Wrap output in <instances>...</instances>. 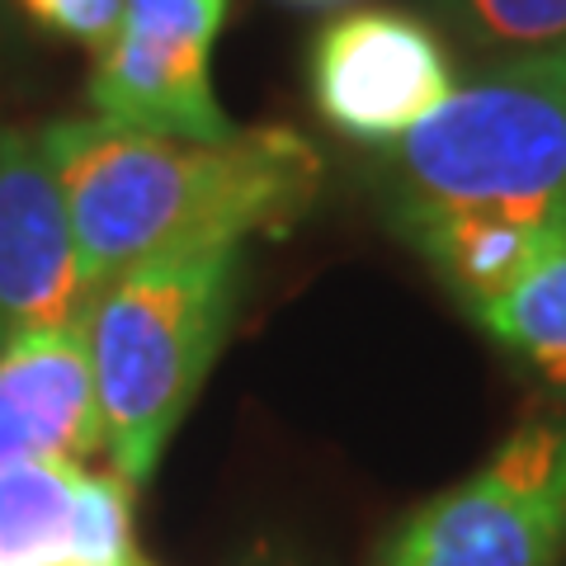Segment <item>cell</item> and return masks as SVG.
Returning <instances> with one entry per match:
<instances>
[{
    "label": "cell",
    "mask_w": 566,
    "mask_h": 566,
    "mask_svg": "<svg viewBox=\"0 0 566 566\" xmlns=\"http://www.w3.org/2000/svg\"><path fill=\"white\" fill-rule=\"evenodd\" d=\"M387 218L468 312L566 237V66H482L382 151Z\"/></svg>",
    "instance_id": "cell-1"
},
{
    "label": "cell",
    "mask_w": 566,
    "mask_h": 566,
    "mask_svg": "<svg viewBox=\"0 0 566 566\" xmlns=\"http://www.w3.org/2000/svg\"><path fill=\"white\" fill-rule=\"evenodd\" d=\"M95 293L156 260L241 251L289 237L322 193V156L283 128H237L222 142L133 133L104 118L39 128Z\"/></svg>",
    "instance_id": "cell-2"
},
{
    "label": "cell",
    "mask_w": 566,
    "mask_h": 566,
    "mask_svg": "<svg viewBox=\"0 0 566 566\" xmlns=\"http://www.w3.org/2000/svg\"><path fill=\"white\" fill-rule=\"evenodd\" d=\"M241 289V251L156 260L104 283L91 316L104 453L128 486L151 482L170 434L199 397L227 340Z\"/></svg>",
    "instance_id": "cell-3"
},
{
    "label": "cell",
    "mask_w": 566,
    "mask_h": 566,
    "mask_svg": "<svg viewBox=\"0 0 566 566\" xmlns=\"http://www.w3.org/2000/svg\"><path fill=\"white\" fill-rule=\"evenodd\" d=\"M566 547V416H528L472 476L411 510L374 566H557Z\"/></svg>",
    "instance_id": "cell-4"
},
{
    "label": "cell",
    "mask_w": 566,
    "mask_h": 566,
    "mask_svg": "<svg viewBox=\"0 0 566 566\" xmlns=\"http://www.w3.org/2000/svg\"><path fill=\"white\" fill-rule=\"evenodd\" d=\"M307 85L335 133L387 151L458 91V71L424 14L368 6L316 29Z\"/></svg>",
    "instance_id": "cell-5"
},
{
    "label": "cell",
    "mask_w": 566,
    "mask_h": 566,
    "mask_svg": "<svg viewBox=\"0 0 566 566\" xmlns=\"http://www.w3.org/2000/svg\"><path fill=\"white\" fill-rule=\"evenodd\" d=\"M232 0H123L114 43L95 52L91 109L133 133L222 142L237 123L212 95V43Z\"/></svg>",
    "instance_id": "cell-6"
},
{
    "label": "cell",
    "mask_w": 566,
    "mask_h": 566,
    "mask_svg": "<svg viewBox=\"0 0 566 566\" xmlns=\"http://www.w3.org/2000/svg\"><path fill=\"white\" fill-rule=\"evenodd\" d=\"M95 297L43 137L0 128V349L85 331Z\"/></svg>",
    "instance_id": "cell-7"
},
{
    "label": "cell",
    "mask_w": 566,
    "mask_h": 566,
    "mask_svg": "<svg viewBox=\"0 0 566 566\" xmlns=\"http://www.w3.org/2000/svg\"><path fill=\"white\" fill-rule=\"evenodd\" d=\"M0 566H137L133 486L62 458L6 468Z\"/></svg>",
    "instance_id": "cell-8"
},
{
    "label": "cell",
    "mask_w": 566,
    "mask_h": 566,
    "mask_svg": "<svg viewBox=\"0 0 566 566\" xmlns=\"http://www.w3.org/2000/svg\"><path fill=\"white\" fill-rule=\"evenodd\" d=\"M104 449L85 331L29 335L0 349V472L20 463H81Z\"/></svg>",
    "instance_id": "cell-9"
},
{
    "label": "cell",
    "mask_w": 566,
    "mask_h": 566,
    "mask_svg": "<svg viewBox=\"0 0 566 566\" xmlns=\"http://www.w3.org/2000/svg\"><path fill=\"white\" fill-rule=\"evenodd\" d=\"M472 322L543 382L566 387V237L510 293L476 307Z\"/></svg>",
    "instance_id": "cell-10"
},
{
    "label": "cell",
    "mask_w": 566,
    "mask_h": 566,
    "mask_svg": "<svg viewBox=\"0 0 566 566\" xmlns=\"http://www.w3.org/2000/svg\"><path fill=\"white\" fill-rule=\"evenodd\" d=\"M430 10L486 66L566 52V0H430Z\"/></svg>",
    "instance_id": "cell-11"
},
{
    "label": "cell",
    "mask_w": 566,
    "mask_h": 566,
    "mask_svg": "<svg viewBox=\"0 0 566 566\" xmlns=\"http://www.w3.org/2000/svg\"><path fill=\"white\" fill-rule=\"evenodd\" d=\"M20 10L39 29L62 33V39L104 52L123 24V0H20Z\"/></svg>",
    "instance_id": "cell-12"
},
{
    "label": "cell",
    "mask_w": 566,
    "mask_h": 566,
    "mask_svg": "<svg viewBox=\"0 0 566 566\" xmlns=\"http://www.w3.org/2000/svg\"><path fill=\"white\" fill-rule=\"evenodd\" d=\"M297 6H331V0H297Z\"/></svg>",
    "instance_id": "cell-13"
},
{
    "label": "cell",
    "mask_w": 566,
    "mask_h": 566,
    "mask_svg": "<svg viewBox=\"0 0 566 566\" xmlns=\"http://www.w3.org/2000/svg\"><path fill=\"white\" fill-rule=\"evenodd\" d=\"M553 57H557V62H562V66H566V52H553Z\"/></svg>",
    "instance_id": "cell-14"
}]
</instances>
